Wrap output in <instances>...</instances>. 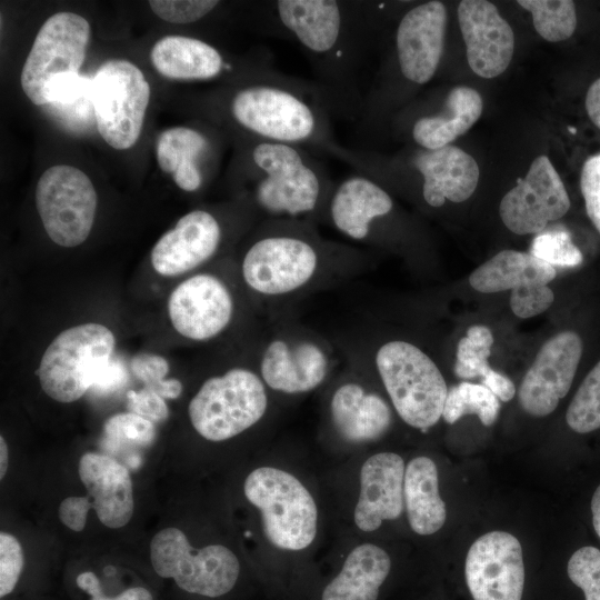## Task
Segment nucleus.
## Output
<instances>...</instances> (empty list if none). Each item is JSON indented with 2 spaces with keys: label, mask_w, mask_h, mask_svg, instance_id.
Returning a JSON list of instances; mask_svg holds the SVG:
<instances>
[{
  "label": "nucleus",
  "mask_w": 600,
  "mask_h": 600,
  "mask_svg": "<svg viewBox=\"0 0 600 600\" xmlns=\"http://www.w3.org/2000/svg\"><path fill=\"white\" fill-rule=\"evenodd\" d=\"M116 339L100 323H83L59 333L46 349L38 376L42 390L59 402H73L90 390L111 359Z\"/></svg>",
  "instance_id": "0eeeda50"
},
{
  "label": "nucleus",
  "mask_w": 600,
  "mask_h": 600,
  "mask_svg": "<svg viewBox=\"0 0 600 600\" xmlns=\"http://www.w3.org/2000/svg\"><path fill=\"white\" fill-rule=\"evenodd\" d=\"M448 23L441 1H427L406 11L394 33L398 76L410 86L429 82L440 64Z\"/></svg>",
  "instance_id": "4468645a"
},
{
  "label": "nucleus",
  "mask_w": 600,
  "mask_h": 600,
  "mask_svg": "<svg viewBox=\"0 0 600 600\" xmlns=\"http://www.w3.org/2000/svg\"><path fill=\"white\" fill-rule=\"evenodd\" d=\"M150 559L160 577L172 578L187 592L211 598L228 593L240 572L230 549L221 544L194 549L177 528H166L152 538Z\"/></svg>",
  "instance_id": "6e6552de"
},
{
  "label": "nucleus",
  "mask_w": 600,
  "mask_h": 600,
  "mask_svg": "<svg viewBox=\"0 0 600 600\" xmlns=\"http://www.w3.org/2000/svg\"><path fill=\"white\" fill-rule=\"evenodd\" d=\"M530 253L553 267L573 268L583 260L570 233L562 228H546L538 233L532 241Z\"/></svg>",
  "instance_id": "c9c22d12"
},
{
  "label": "nucleus",
  "mask_w": 600,
  "mask_h": 600,
  "mask_svg": "<svg viewBox=\"0 0 600 600\" xmlns=\"http://www.w3.org/2000/svg\"><path fill=\"white\" fill-rule=\"evenodd\" d=\"M457 16L470 69L484 79L503 73L513 57L514 34L497 7L486 0H463Z\"/></svg>",
  "instance_id": "6ab92c4d"
},
{
  "label": "nucleus",
  "mask_w": 600,
  "mask_h": 600,
  "mask_svg": "<svg viewBox=\"0 0 600 600\" xmlns=\"http://www.w3.org/2000/svg\"><path fill=\"white\" fill-rule=\"evenodd\" d=\"M78 471L100 522L112 529L126 526L134 509L127 467L108 454L87 452L80 458Z\"/></svg>",
  "instance_id": "4be33fe9"
},
{
  "label": "nucleus",
  "mask_w": 600,
  "mask_h": 600,
  "mask_svg": "<svg viewBox=\"0 0 600 600\" xmlns=\"http://www.w3.org/2000/svg\"><path fill=\"white\" fill-rule=\"evenodd\" d=\"M329 411L336 432L352 443L378 440L389 430L392 421L388 402L354 380L337 387L330 399Z\"/></svg>",
  "instance_id": "5701e85b"
},
{
  "label": "nucleus",
  "mask_w": 600,
  "mask_h": 600,
  "mask_svg": "<svg viewBox=\"0 0 600 600\" xmlns=\"http://www.w3.org/2000/svg\"><path fill=\"white\" fill-rule=\"evenodd\" d=\"M404 472L403 459L393 452H379L364 461L353 512L354 523L361 531L372 532L383 521L401 516L404 507Z\"/></svg>",
  "instance_id": "412c9836"
},
{
  "label": "nucleus",
  "mask_w": 600,
  "mask_h": 600,
  "mask_svg": "<svg viewBox=\"0 0 600 600\" xmlns=\"http://www.w3.org/2000/svg\"><path fill=\"white\" fill-rule=\"evenodd\" d=\"M569 208L570 199L559 173L547 156H539L526 177L503 196L499 214L511 232L538 234Z\"/></svg>",
  "instance_id": "f8f14e48"
},
{
  "label": "nucleus",
  "mask_w": 600,
  "mask_h": 600,
  "mask_svg": "<svg viewBox=\"0 0 600 600\" xmlns=\"http://www.w3.org/2000/svg\"><path fill=\"white\" fill-rule=\"evenodd\" d=\"M23 551L20 542L10 533H0V597L9 594L16 587L23 568Z\"/></svg>",
  "instance_id": "ea45409f"
},
{
  "label": "nucleus",
  "mask_w": 600,
  "mask_h": 600,
  "mask_svg": "<svg viewBox=\"0 0 600 600\" xmlns=\"http://www.w3.org/2000/svg\"><path fill=\"white\" fill-rule=\"evenodd\" d=\"M473 600H521L524 564L519 540L506 531H491L470 547L464 566Z\"/></svg>",
  "instance_id": "2eb2a0df"
},
{
  "label": "nucleus",
  "mask_w": 600,
  "mask_h": 600,
  "mask_svg": "<svg viewBox=\"0 0 600 600\" xmlns=\"http://www.w3.org/2000/svg\"><path fill=\"white\" fill-rule=\"evenodd\" d=\"M381 6L360 0H277L267 6L271 36L303 51L330 112L359 120L363 62Z\"/></svg>",
  "instance_id": "f257e3e1"
},
{
  "label": "nucleus",
  "mask_w": 600,
  "mask_h": 600,
  "mask_svg": "<svg viewBox=\"0 0 600 600\" xmlns=\"http://www.w3.org/2000/svg\"><path fill=\"white\" fill-rule=\"evenodd\" d=\"M150 59L161 76L173 80L207 81L236 72V64L216 47L186 36L161 38L153 46Z\"/></svg>",
  "instance_id": "b1692460"
},
{
  "label": "nucleus",
  "mask_w": 600,
  "mask_h": 600,
  "mask_svg": "<svg viewBox=\"0 0 600 600\" xmlns=\"http://www.w3.org/2000/svg\"><path fill=\"white\" fill-rule=\"evenodd\" d=\"M76 582L81 590L90 596L91 600H153L150 591L143 587L129 588L114 598L106 597L98 577L91 571L80 573Z\"/></svg>",
  "instance_id": "c03bdc74"
},
{
  "label": "nucleus",
  "mask_w": 600,
  "mask_h": 600,
  "mask_svg": "<svg viewBox=\"0 0 600 600\" xmlns=\"http://www.w3.org/2000/svg\"><path fill=\"white\" fill-rule=\"evenodd\" d=\"M391 569L389 554L372 543L350 551L341 571L324 588L322 600H377Z\"/></svg>",
  "instance_id": "cd10ccee"
},
{
  "label": "nucleus",
  "mask_w": 600,
  "mask_h": 600,
  "mask_svg": "<svg viewBox=\"0 0 600 600\" xmlns=\"http://www.w3.org/2000/svg\"><path fill=\"white\" fill-rule=\"evenodd\" d=\"M482 109V98L477 90L457 86L449 91L440 110L413 119L411 139L420 149L434 150L449 146L469 131L479 120Z\"/></svg>",
  "instance_id": "393cba45"
},
{
  "label": "nucleus",
  "mask_w": 600,
  "mask_h": 600,
  "mask_svg": "<svg viewBox=\"0 0 600 600\" xmlns=\"http://www.w3.org/2000/svg\"><path fill=\"white\" fill-rule=\"evenodd\" d=\"M90 24L73 12H58L39 29L22 67L21 88L36 106L48 104V87L62 74L79 73L90 39Z\"/></svg>",
  "instance_id": "9b49d317"
},
{
  "label": "nucleus",
  "mask_w": 600,
  "mask_h": 600,
  "mask_svg": "<svg viewBox=\"0 0 600 600\" xmlns=\"http://www.w3.org/2000/svg\"><path fill=\"white\" fill-rule=\"evenodd\" d=\"M127 399L130 412L151 422L163 421L169 416L164 399L146 387L139 391L130 390L127 393Z\"/></svg>",
  "instance_id": "37998d69"
},
{
  "label": "nucleus",
  "mask_w": 600,
  "mask_h": 600,
  "mask_svg": "<svg viewBox=\"0 0 600 600\" xmlns=\"http://www.w3.org/2000/svg\"><path fill=\"white\" fill-rule=\"evenodd\" d=\"M168 312L179 334L204 341L219 336L230 324L234 300L220 278L198 273L173 289L168 300Z\"/></svg>",
  "instance_id": "f3484780"
},
{
  "label": "nucleus",
  "mask_w": 600,
  "mask_h": 600,
  "mask_svg": "<svg viewBox=\"0 0 600 600\" xmlns=\"http://www.w3.org/2000/svg\"><path fill=\"white\" fill-rule=\"evenodd\" d=\"M222 227L208 210L196 209L181 217L151 250L154 271L164 277L180 276L212 258L222 241Z\"/></svg>",
  "instance_id": "aec40b11"
},
{
  "label": "nucleus",
  "mask_w": 600,
  "mask_h": 600,
  "mask_svg": "<svg viewBox=\"0 0 600 600\" xmlns=\"http://www.w3.org/2000/svg\"><path fill=\"white\" fill-rule=\"evenodd\" d=\"M211 139L200 130L174 127L164 130L157 139V161L162 171L172 174L183 191L201 188L206 172L213 159Z\"/></svg>",
  "instance_id": "a878e982"
},
{
  "label": "nucleus",
  "mask_w": 600,
  "mask_h": 600,
  "mask_svg": "<svg viewBox=\"0 0 600 600\" xmlns=\"http://www.w3.org/2000/svg\"><path fill=\"white\" fill-rule=\"evenodd\" d=\"M403 497L413 532L429 536L442 528L447 510L439 493L438 469L432 459L417 457L409 461L404 472Z\"/></svg>",
  "instance_id": "c85d7f7f"
},
{
  "label": "nucleus",
  "mask_w": 600,
  "mask_h": 600,
  "mask_svg": "<svg viewBox=\"0 0 600 600\" xmlns=\"http://www.w3.org/2000/svg\"><path fill=\"white\" fill-rule=\"evenodd\" d=\"M580 188L587 214L600 232V154L592 156L584 162Z\"/></svg>",
  "instance_id": "79ce46f5"
},
{
  "label": "nucleus",
  "mask_w": 600,
  "mask_h": 600,
  "mask_svg": "<svg viewBox=\"0 0 600 600\" xmlns=\"http://www.w3.org/2000/svg\"><path fill=\"white\" fill-rule=\"evenodd\" d=\"M389 161L416 176L421 198L431 208H440L447 201H466L479 182L477 161L452 144L434 150L418 148L397 161Z\"/></svg>",
  "instance_id": "a211bd4d"
},
{
  "label": "nucleus",
  "mask_w": 600,
  "mask_h": 600,
  "mask_svg": "<svg viewBox=\"0 0 600 600\" xmlns=\"http://www.w3.org/2000/svg\"><path fill=\"white\" fill-rule=\"evenodd\" d=\"M244 496L261 513L268 541L276 548L299 551L317 534L318 510L308 489L293 474L273 467L251 471Z\"/></svg>",
  "instance_id": "39448f33"
},
{
  "label": "nucleus",
  "mask_w": 600,
  "mask_h": 600,
  "mask_svg": "<svg viewBox=\"0 0 600 600\" xmlns=\"http://www.w3.org/2000/svg\"><path fill=\"white\" fill-rule=\"evenodd\" d=\"M127 382V371L118 359H110L96 374L89 391L106 396L121 389Z\"/></svg>",
  "instance_id": "a18cd8bd"
},
{
  "label": "nucleus",
  "mask_w": 600,
  "mask_h": 600,
  "mask_svg": "<svg viewBox=\"0 0 600 600\" xmlns=\"http://www.w3.org/2000/svg\"><path fill=\"white\" fill-rule=\"evenodd\" d=\"M500 411L499 399L483 384L462 381L448 389L442 418L454 423L466 414H476L486 427L492 426Z\"/></svg>",
  "instance_id": "7c9ffc66"
},
{
  "label": "nucleus",
  "mask_w": 600,
  "mask_h": 600,
  "mask_svg": "<svg viewBox=\"0 0 600 600\" xmlns=\"http://www.w3.org/2000/svg\"><path fill=\"white\" fill-rule=\"evenodd\" d=\"M570 580L579 587L586 600H600V550L582 547L573 552L568 561Z\"/></svg>",
  "instance_id": "4c0bfd02"
},
{
  "label": "nucleus",
  "mask_w": 600,
  "mask_h": 600,
  "mask_svg": "<svg viewBox=\"0 0 600 600\" xmlns=\"http://www.w3.org/2000/svg\"><path fill=\"white\" fill-rule=\"evenodd\" d=\"M89 497H68L61 501L58 516L61 522L73 531L83 530L88 511L93 508Z\"/></svg>",
  "instance_id": "49530a36"
},
{
  "label": "nucleus",
  "mask_w": 600,
  "mask_h": 600,
  "mask_svg": "<svg viewBox=\"0 0 600 600\" xmlns=\"http://www.w3.org/2000/svg\"><path fill=\"white\" fill-rule=\"evenodd\" d=\"M517 3L532 16L536 31L547 41L570 38L577 28V12L571 0H519Z\"/></svg>",
  "instance_id": "2f4dec72"
},
{
  "label": "nucleus",
  "mask_w": 600,
  "mask_h": 600,
  "mask_svg": "<svg viewBox=\"0 0 600 600\" xmlns=\"http://www.w3.org/2000/svg\"><path fill=\"white\" fill-rule=\"evenodd\" d=\"M8 446L4 438L0 437V478L2 479L8 469L9 461Z\"/></svg>",
  "instance_id": "3c124183"
},
{
  "label": "nucleus",
  "mask_w": 600,
  "mask_h": 600,
  "mask_svg": "<svg viewBox=\"0 0 600 600\" xmlns=\"http://www.w3.org/2000/svg\"><path fill=\"white\" fill-rule=\"evenodd\" d=\"M220 1L217 0H151L149 6L160 19L172 23H191L211 13Z\"/></svg>",
  "instance_id": "58836bf2"
},
{
  "label": "nucleus",
  "mask_w": 600,
  "mask_h": 600,
  "mask_svg": "<svg viewBox=\"0 0 600 600\" xmlns=\"http://www.w3.org/2000/svg\"><path fill=\"white\" fill-rule=\"evenodd\" d=\"M373 361L399 417L421 431L433 427L442 417L449 389L434 361L404 340L381 344Z\"/></svg>",
  "instance_id": "20e7f679"
},
{
  "label": "nucleus",
  "mask_w": 600,
  "mask_h": 600,
  "mask_svg": "<svg viewBox=\"0 0 600 600\" xmlns=\"http://www.w3.org/2000/svg\"><path fill=\"white\" fill-rule=\"evenodd\" d=\"M324 343L308 334H277L264 346L259 376L266 387L284 394H301L320 387L331 368Z\"/></svg>",
  "instance_id": "ddd939ff"
},
{
  "label": "nucleus",
  "mask_w": 600,
  "mask_h": 600,
  "mask_svg": "<svg viewBox=\"0 0 600 600\" xmlns=\"http://www.w3.org/2000/svg\"><path fill=\"white\" fill-rule=\"evenodd\" d=\"M592 523L596 533L600 538V484L596 489L591 500Z\"/></svg>",
  "instance_id": "8fccbe9b"
},
{
  "label": "nucleus",
  "mask_w": 600,
  "mask_h": 600,
  "mask_svg": "<svg viewBox=\"0 0 600 600\" xmlns=\"http://www.w3.org/2000/svg\"><path fill=\"white\" fill-rule=\"evenodd\" d=\"M267 408V387L259 373L237 367L207 379L191 399L188 412L194 430L218 442L258 423Z\"/></svg>",
  "instance_id": "423d86ee"
},
{
  "label": "nucleus",
  "mask_w": 600,
  "mask_h": 600,
  "mask_svg": "<svg viewBox=\"0 0 600 600\" xmlns=\"http://www.w3.org/2000/svg\"><path fill=\"white\" fill-rule=\"evenodd\" d=\"M242 174L252 203L268 219L317 223L336 186L326 167L306 148L250 139Z\"/></svg>",
  "instance_id": "f03ea898"
},
{
  "label": "nucleus",
  "mask_w": 600,
  "mask_h": 600,
  "mask_svg": "<svg viewBox=\"0 0 600 600\" xmlns=\"http://www.w3.org/2000/svg\"><path fill=\"white\" fill-rule=\"evenodd\" d=\"M582 340L574 331H562L546 341L518 391L521 408L530 416L554 411L571 388L580 359Z\"/></svg>",
  "instance_id": "dca6fc26"
},
{
  "label": "nucleus",
  "mask_w": 600,
  "mask_h": 600,
  "mask_svg": "<svg viewBox=\"0 0 600 600\" xmlns=\"http://www.w3.org/2000/svg\"><path fill=\"white\" fill-rule=\"evenodd\" d=\"M98 197L89 177L76 167L47 169L36 189V204L48 237L72 248L86 241L92 229Z\"/></svg>",
  "instance_id": "9d476101"
},
{
  "label": "nucleus",
  "mask_w": 600,
  "mask_h": 600,
  "mask_svg": "<svg viewBox=\"0 0 600 600\" xmlns=\"http://www.w3.org/2000/svg\"><path fill=\"white\" fill-rule=\"evenodd\" d=\"M131 371L146 388L151 389L163 399H176L182 392V383L178 379H168V361L157 354L139 353L132 358Z\"/></svg>",
  "instance_id": "e433bc0d"
},
{
  "label": "nucleus",
  "mask_w": 600,
  "mask_h": 600,
  "mask_svg": "<svg viewBox=\"0 0 600 600\" xmlns=\"http://www.w3.org/2000/svg\"><path fill=\"white\" fill-rule=\"evenodd\" d=\"M47 106L64 127L83 131L94 119L92 78L79 73L54 78L48 87Z\"/></svg>",
  "instance_id": "c756f323"
},
{
  "label": "nucleus",
  "mask_w": 600,
  "mask_h": 600,
  "mask_svg": "<svg viewBox=\"0 0 600 600\" xmlns=\"http://www.w3.org/2000/svg\"><path fill=\"white\" fill-rule=\"evenodd\" d=\"M481 384L487 387L501 401H510L516 394L513 382L492 368L481 377Z\"/></svg>",
  "instance_id": "de8ad7c7"
},
{
  "label": "nucleus",
  "mask_w": 600,
  "mask_h": 600,
  "mask_svg": "<svg viewBox=\"0 0 600 600\" xmlns=\"http://www.w3.org/2000/svg\"><path fill=\"white\" fill-rule=\"evenodd\" d=\"M358 254L352 248L323 240L314 223L267 219L243 256L241 273L257 294L282 299L309 288L331 264Z\"/></svg>",
  "instance_id": "7ed1b4c3"
},
{
  "label": "nucleus",
  "mask_w": 600,
  "mask_h": 600,
  "mask_svg": "<svg viewBox=\"0 0 600 600\" xmlns=\"http://www.w3.org/2000/svg\"><path fill=\"white\" fill-rule=\"evenodd\" d=\"M556 277V268L533 254L502 250L473 270L469 283L479 292L494 293L529 286H548Z\"/></svg>",
  "instance_id": "bb28decb"
},
{
  "label": "nucleus",
  "mask_w": 600,
  "mask_h": 600,
  "mask_svg": "<svg viewBox=\"0 0 600 600\" xmlns=\"http://www.w3.org/2000/svg\"><path fill=\"white\" fill-rule=\"evenodd\" d=\"M566 421L578 433L600 428V361L590 370L570 402Z\"/></svg>",
  "instance_id": "f704fd0d"
},
{
  "label": "nucleus",
  "mask_w": 600,
  "mask_h": 600,
  "mask_svg": "<svg viewBox=\"0 0 600 600\" xmlns=\"http://www.w3.org/2000/svg\"><path fill=\"white\" fill-rule=\"evenodd\" d=\"M554 294L548 286H529L514 289L510 296V308L519 318H530L549 309Z\"/></svg>",
  "instance_id": "a19ab883"
},
{
  "label": "nucleus",
  "mask_w": 600,
  "mask_h": 600,
  "mask_svg": "<svg viewBox=\"0 0 600 600\" xmlns=\"http://www.w3.org/2000/svg\"><path fill=\"white\" fill-rule=\"evenodd\" d=\"M586 110L593 124L600 129V78L587 91Z\"/></svg>",
  "instance_id": "09e8293b"
},
{
  "label": "nucleus",
  "mask_w": 600,
  "mask_h": 600,
  "mask_svg": "<svg viewBox=\"0 0 600 600\" xmlns=\"http://www.w3.org/2000/svg\"><path fill=\"white\" fill-rule=\"evenodd\" d=\"M154 438L153 422L132 412L114 414L103 426V446L113 452L146 448Z\"/></svg>",
  "instance_id": "473e14b6"
},
{
  "label": "nucleus",
  "mask_w": 600,
  "mask_h": 600,
  "mask_svg": "<svg viewBox=\"0 0 600 600\" xmlns=\"http://www.w3.org/2000/svg\"><path fill=\"white\" fill-rule=\"evenodd\" d=\"M150 87L132 62L111 59L92 78V102L97 130L113 149L126 150L139 139Z\"/></svg>",
  "instance_id": "1a4fd4ad"
},
{
  "label": "nucleus",
  "mask_w": 600,
  "mask_h": 600,
  "mask_svg": "<svg viewBox=\"0 0 600 600\" xmlns=\"http://www.w3.org/2000/svg\"><path fill=\"white\" fill-rule=\"evenodd\" d=\"M493 344V336L484 326H472L468 329L457 348L453 372L459 379L469 380L483 377L491 367L489 357Z\"/></svg>",
  "instance_id": "72a5a7b5"
}]
</instances>
